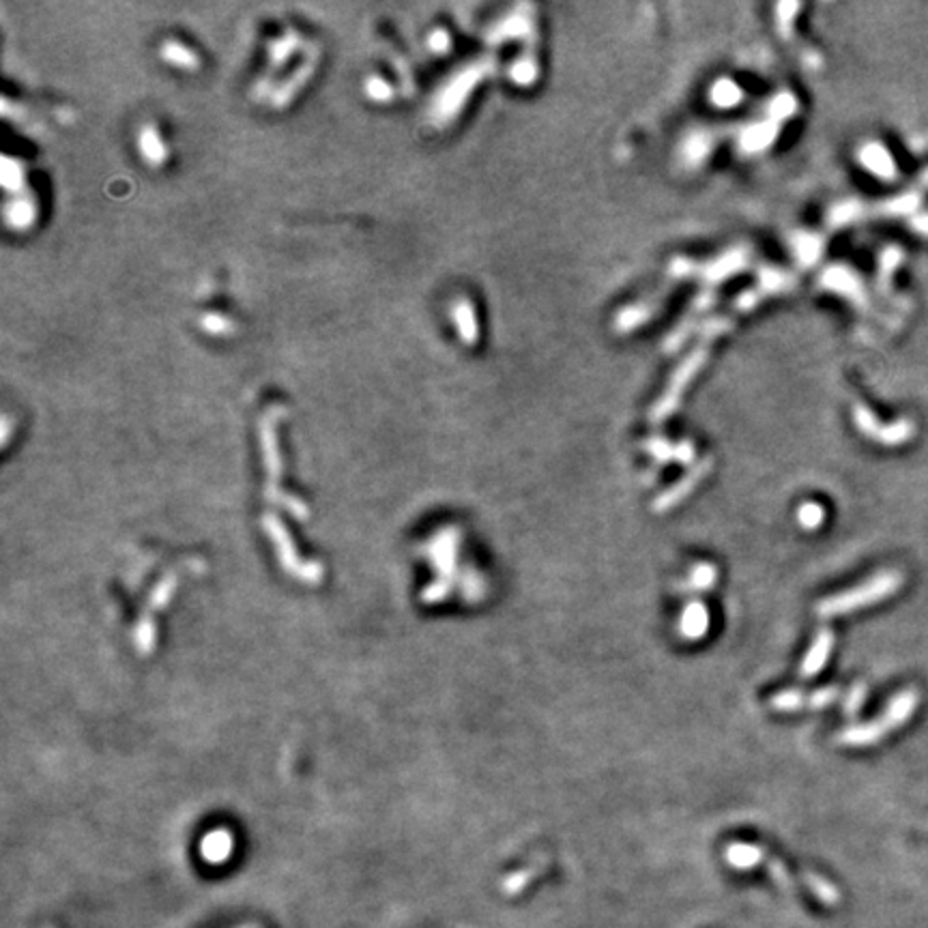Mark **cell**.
Instances as JSON below:
<instances>
[{
    "instance_id": "44dd1931",
    "label": "cell",
    "mask_w": 928,
    "mask_h": 928,
    "mask_svg": "<svg viewBox=\"0 0 928 928\" xmlns=\"http://www.w3.org/2000/svg\"><path fill=\"white\" fill-rule=\"evenodd\" d=\"M366 95L372 102L387 104L393 99V87L387 80L378 78V75H370V78L366 80Z\"/></svg>"
},
{
    "instance_id": "277c9868",
    "label": "cell",
    "mask_w": 928,
    "mask_h": 928,
    "mask_svg": "<svg viewBox=\"0 0 928 928\" xmlns=\"http://www.w3.org/2000/svg\"><path fill=\"white\" fill-rule=\"evenodd\" d=\"M709 468H711V460H709V458H708V460L700 462V464H694V468L688 473V476L679 479V482L675 483V486H670L669 491H664L662 494H660L658 499H655L653 506H652L653 512H655V514L669 512L670 507H675V506H677V503H682L684 499L688 497V494L694 491L696 483H699L700 479H703L705 476H708Z\"/></svg>"
},
{
    "instance_id": "ac0fdd59",
    "label": "cell",
    "mask_w": 928,
    "mask_h": 928,
    "mask_svg": "<svg viewBox=\"0 0 928 928\" xmlns=\"http://www.w3.org/2000/svg\"><path fill=\"white\" fill-rule=\"evenodd\" d=\"M200 329L209 336H228L235 331V325L228 316L218 314V312H206L200 316Z\"/></svg>"
},
{
    "instance_id": "52a82bcc",
    "label": "cell",
    "mask_w": 928,
    "mask_h": 928,
    "mask_svg": "<svg viewBox=\"0 0 928 928\" xmlns=\"http://www.w3.org/2000/svg\"><path fill=\"white\" fill-rule=\"evenodd\" d=\"M677 630L685 640L703 638L709 630L708 607H705L703 602H699V599H692V602L685 604V608L682 610V617H679Z\"/></svg>"
},
{
    "instance_id": "9a60e30c",
    "label": "cell",
    "mask_w": 928,
    "mask_h": 928,
    "mask_svg": "<svg viewBox=\"0 0 928 928\" xmlns=\"http://www.w3.org/2000/svg\"><path fill=\"white\" fill-rule=\"evenodd\" d=\"M715 580H718V572H715V568L711 566V563H696L692 572H690L688 583H685V589L699 593L709 592V589H714Z\"/></svg>"
},
{
    "instance_id": "3957f363",
    "label": "cell",
    "mask_w": 928,
    "mask_h": 928,
    "mask_svg": "<svg viewBox=\"0 0 928 928\" xmlns=\"http://www.w3.org/2000/svg\"><path fill=\"white\" fill-rule=\"evenodd\" d=\"M316 63H319V48L312 45V50L307 48V57L304 63H301L299 67L295 69V73H292L290 78H286L284 84L274 93V108H286V105L299 95V90L304 89V84L312 78V73H314Z\"/></svg>"
},
{
    "instance_id": "e0dca14e",
    "label": "cell",
    "mask_w": 928,
    "mask_h": 928,
    "mask_svg": "<svg viewBox=\"0 0 928 928\" xmlns=\"http://www.w3.org/2000/svg\"><path fill=\"white\" fill-rule=\"evenodd\" d=\"M3 185L9 194H13V196L24 194L22 164H18V161H13L12 158H7V155L3 158Z\"/></svg>"
},
{
    "instance_id": "5bb4252c",
    "label": "cell",
    "mask_w": 928,
    "mask_h": 928,
    "mask_svg": "<svg viewBox=\"0 0 928 928\" xmlns=\"http://www.w3.org/2000/svg\"><path fill=\"white\" fill-rule=\"evenodd\" d=\"M453 321H456L458 334L467 344H473L477 340V327H476V312L473 305L467 299H460L453 304Z\"/></svg>"
},
{
    "instance_id": "cb8c5ba5",
    "label": "cell",
    "mask_w": 928,
    "mask_h": 928,
    "mask_svg": "<svg viewBox=\"0 0 928 928\" xmlns=\"http://www.w3.org/2000/svg\"><path fill=\"white\" fill-rule=\"evenodd\" d=\"M806 884H808L812 890H815V894L819 896L821 901H825V902H834L836 901V890H834V887L827 884V881L819 879V877H816V875H806Z\"/></svg>"
},
{
    "instance_id": "5b68a950",
    "label": "cell",
    "mask_w": 928,
    "mask_h": 928,
    "mask_svg": "<svg viewBox=\"0 0 928 928\" xmlns=\"http://www.w3.org/2000/svg\"><path fill=\"white\" fill-rule=\"evenodd\" d=\"M917 705H920V694H917V690L914 688L901 690V692L896 694L890 703H887L884 715L879 718V724L884 726L885 733L901 729V726L916 714Z\"/></svg>"
},
{
    "instance_id": "7402d4cb",
    "label": "cell",
    "mask_w": 928,
    "mask_h": 928,
    "mask_svg": "<svg viewBox=\"0 0 928 928\" xmlns=\"http://www.w3.org/2000/svg\"><path fill=\"white\" fill-rule=\"evenodd\" d=\"M839 694H840V690L836 688V685H827V688L816 690V692L810 694V709L830 708V705L839 699Z\"/></svg>"
},
{
    "instance_id": "ba28073f",
    "label": "cell",
    "mask_w": 928,
    "mask_h": 928,
    "mask_svg": "<svg viewBox=\"0 0 928 928\" xmlns=\"http://www.w3.org/2000/svg\"><path fill=\"white\" fill-rule=\"evenodd\" d=\"M138 146L140 155L149 166L159 168L166 159H168V151H166L164 140H161L159 129L155 125H144L138 134Z\"/></svg>"
},
{
    "instance_id": "f1b7e54d",
    "label": "cell",
    "mask_w": 928,
    "mask_h": 928,
    "mask_svg": "<svg viewBox=\"0 0 928 928\" xmlns=\"http://www.w3.org/2000/svg\"><path fill=\"white\" fill-rule=\"evenodd\" d=\"M675 458L682 464H690L694 460V447L690 443H682L679 447H675Z\"/></svg>"
},
{
    "instance_id": "7c38bea8",
    "label": "cell",
    "mask_w": 928,
    "mask_h": 928,
    "mask_svg": "<svg viewBox=\"0 0 928 928\" xmlns=\"http://www.w3.org/2000/svg\"><path fill=\"white\" fill-rule=\"evenodd\" d=\"M161 58L168 65L183 69V72H196L200 67V58L196 57V52H191L188 45L173 42V39L161 45Z\"/></svg>"
},
{
    "instance_id": "d4e9b609",
    "label": "cell",
    "mask_w": 928,
    "mask_h": 928,
    "mask_svg": "<svg viewBox=\"0 0 928 928\" xmlns=\"http://www.w3.org/2000/svg\"><path fill=\"white\" fill-rule=\"evenodd\" d=\"M450 45H452L450 33H447V30H443V28L435 30V33L430 35V39H428V48H430L432 52H437V54H445L447 50H450Z\"/></svg>"
},
{
    "instance_id": "484cf974",
    "label": "cell",
    "mask_w": 928,
    "mask_h": 928,
    "mask_svg": "<svg viewBox=\"0 0 928 928\" xmlns=\"http://www.w3.org/2000/svg\"><path fill=\"white\" fill-rule=\"evenodd\" d=\"M647 452L652 453V456H653L658 462H667L669 458H675V450H673V447H670L669 443L660 441V438H655V441H649V443H647Z\"/></svg>"
},
{
    "instance_id": "4fadbf2b",
    "label": "cell",
    "mask_w": 928,
    "mask_h": 928,
    "mask_svg": "<svg viewBox=\"0 0 928 928\" xmlns=\"http://www.w3.org/2000/svg\"><path fill=\"white\" fill-rule=\"evenodd\" d=\"M726 860H729V864L733 866V869L750 870L763 862V849H759V847L754 845L735 842V845H731L729 849H726Z\"/></svg>"
},
{
    "instance_id": "83f0119b",
    "label": "cell",
    "mask_w": 928,
    "mask_h": 928,
    "mask_svg": "<svg viewBox=\"0 0 928 928\" xmlns=\"http://www.w3.org/2000/svg\"><path fill=\"white\" fill-rule=\"evenodd\" d=\"M391 60H393V65H398V73H400L402 84H405V90H406L408 95H411V93H413V89H411V75H408V72H406L405 60H402L400 57H398L396 52H391Z\"/></svg>"
},
{
    "instance_id": "2e32d148",
    "label": "cell",
    "mask_w": 928,
    "mask_h": 928,
    "mask_svg": "<svg viewBox=\"0 0 928 928\" xmlns=\"http://www.w3.org/2000/svg\"><path fill=\"white\" fill-rule=\"evenodd\" d=\"M769 708L776 711H800V709H810V696L798 692V690H786V692L776 694L769 700Z\"/></svg>"
},
{
    "instance_id": "8992f818",
    "label": "cell",
    "mask_w": 928,
    "mask_h": 928,
    "mask_svg": "<svg viewBox=\"0 0 928 928\" xmlns=\"http://www.w3.org/2000/svg\"><path fill=\"white\" fill-rule=\"evenodd\" d=\"M831 649H834V632L831 630H819L815 640H812L808 653H806L804 662L800 667L801 679H812L821 673V669L825 667L827 660H830Z\"/></svg>"
},
{
    "instance_id": "6da1fadb",
    "label": "cell",
    "mask_w": 928,
    "mask_h": 928,
    "mask_svg": "<svg viewBox=\"0 0 928 928\" xmlns=\"http://www.w3.org/2000/svg\"><path fill=\"white\" fill-rule=\"evenodd\" d=\"M902 584V574L901 572H881L870 580H866L860 587L849 589V592L831 595V598L821 599L816 613L819 617L830 619L839 617V615L854 613V610L872 607V604H879L881 599L890 598L901 589Z\"/></svg>"
},
{
    "instance_id": "7a4b0ae2",
    "label": "cell",
    "mask_w": 928,
    "mask_h": 928,
    "mask_svg": "<svg viewBox=\"0 0 928 928\" xmlns=\"http://www.w3.org/2000/svg\"><path fill=\"white\" fill-rule=\"evenodd\" d=\"M479 78V67H468L462 73H458L456 78L447 84L441 93L437 95L435 105H432V119L435 123H450L453 114H458V110L462 108L467 93L473 89V84Z\"/></svg>"
},
{
    "instance_id": "8fae6325",
    "label": "cell",
    "mask_w": 928,
    "mask_h": 928,
    "mask_svg": "<svg viewBox=\"0 0 928 928\" xmlns=\"http://www.w3.org/2000/svg\"><path fill=\"white\" fill-rule=\"evenodd\" d=\"M884 735H887L884 731V726L879 724V720H872V723H866V724H854L849 726L847 731H842V733L839 735V741L840 744L845 746H872L877 744V741L884 739Z\"/></svg>"
},
{
    "instance_id": "ffe728a7",
    "label": "cell",
    "mask_w": 928,
    "mask_h": 928,
    "mask_svg": "<svg viewBox=\"0 0 928 928\" xmlns=\"http://www.w3.org/2000/svg\"><path fill=\"white\" fill-rule=\"evenodd\" d=\"M864 164L869 166L870 170H875V174H881V176H892L894 173V166H892V159L887 158V153L884 149H879V146H870L869 151L864 153Z\"/></svg>"
},
{
    "instance_id": "4316f807",
    "label": "cell",
    "mask_w": 928,
    "mask_h": 928,
    "mask_svg": "<svg viewBox=\"0 0 928 928\" xmlns=\"http://www.w3.org/2000/svg\"><path fill=\"white\" fill-rule=\"evenodd\" d=\"M768 869H769V875L774 877V881H778V884L783 885V887H793V881H791L789 872H786V869H785L783 864H780V862L771 860L769 864H768Z\"/></svg>"
},
{
    "instance_id": "30bf717a",
    "label": "cell",
    "mask_w": 928,
    "mask_h": 928,
    "mask_svg": "<svg viewBox=\"0 0 928 928\" xmlns=\"http://www.w3.org/2000/svg\"><path fill=\"white\" fill-rule=\"evenodd\" d=\"M299 42L301 39L299 35H297V30L289 28L282 37H277L269 43V75H267V78L271 80V75L280 72V69L289 63V58L292 57V52H295Z\"/></svg>"
},
{
    "instance_id": "603a6c76",
    "label": "cell",
    "mask_w": 928,
    "mask_h": 928,
    "mask_svg": "<svg viewBox=\"0 0 928 928\" xmlns=\"http://www.w3.org/2000/svg\"><path fill=\"white\" fill-rule=\"evenodd\" d=\"M866 692H869V688H866L864 684H855L854 688L849 690V694H847V699H845V714L847 715H855L857 711L862 709V705H864V699H866Z\"/></svg>"
},
{
    "instance_id": "9c48e42d",
    "label": "cell",
    "mask_w": 928,
    "mask_h": 928,
    "mask_svg": "<svg viewBox=\"0 0 928 928\" xmlns=\"http://www.w3.org/2000/svg\"><path fill=\"white\" fill-rule=\"evenodd\" d=\"M4 218H7L12 228L27 230L30 228V224H33L35 218H37V205H35V200L30 198L27 191H24V194L15 196L13 200H9L7 209H4Z\"/></svg>"
},
{
    "instance_id": "d6986e66",
    "label": "cell",
    "mask_w": 928,
    "mask_h": 928,
    "mask_svg": "<svg viewBox=\"0 0 928 928\" xmlns=\"http://www.w3.org/2000/svg\"><path fill=\"white\" fill-rule=\"evenodd\" d=\"M825 521V509L819 506V503H804L798 509V522L801 529H806V531H815V529H819L821 524H824Z\"/></svg>"
}]
</instances>
